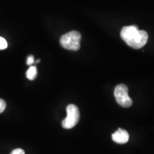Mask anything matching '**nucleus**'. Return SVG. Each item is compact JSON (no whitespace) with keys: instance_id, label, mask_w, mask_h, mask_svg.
<instances>
[{"instance_id":"obj_1","label":"nucleus","mask_w":154,"mask_h":154,"mask_svg":"<svg viewBox=\"0 0 154 154\" xmlns=\"http://www.w3.org/2000/svg\"><path fill=\"white\" fill-rule=\"evenodd\" d=\"M122 39L131 47L140 49L147 43L149 35L146 31L138 30L136 26H128L123 27L121 31Z\"/></svg>"},{"instance_id":"obj_2","label":"nucleus","mask_w":154,"mask_h":154,"mask_svg":"<svg viewBox=\"0 0 154 154\" xmlns=\"http://www.w3.org/2000/svg\"><path fill=\"white\" fill-rule=\"evenodd\" d=\"M82 35L79 32L72 31L64 34L60 38L61 47L72 51H78L80 49V42Z\"/></svg>"},{"instance_id":"obj_3","label":"nucleus","mask_w":154,"mask_h":154,"mask_svg":"<svg viewBox=\"0 0 154 154\" xmlns=\"http://www.w3.org/2000/svg\"><path fill=\"white\" fill-rule=\"evenodd\" d=\"M66 117L62 121V126L65 129L74 128L80 119L79 108L74 104H69L66 108Z\"/></svg>"},{"instance_id":"obj_4","label":"nucleus","mask_w":154,"mask_h":154,"mask_svg":"<svg viewBox=\"0 0 154 154\" xmlns=\"http://www.w3.org/2000/svg\"><path fill=\"white\" fill-rule=\"evenodd\" d=\"M114 96L117 103L121 106L128 108L132 105L133 101L128 96V87L124 84H119L114 90Z\"/></svg>"},{"instance_id":"obj_5","label":"nucleus","mask_w":154,"mask_h":154,"mask_svg":"<svg viewBox=\"0 0 154 154\" xmlns=\"http://www.w3.org/2000/svg\"><path fill=\"white\" fill-rule=\"evenodd\" d=\"M128 139H129V135L124 129L119 128L112 134V140L116 143L124 144L128 141Z\"/></svg>"},{"instance_id":"obj_6","label":"nucleus","mask_w":154,"mask_h":154,"mask_svg":"<svg viewBox=\"0 0 154 154\" xmlns=\"http://www.w3.org/2000/svg\"><path fill=\"white\" fill-rule=\"evenodd\" d=\"M36 76H37V69H36V66H32L26 72V76L28 79L31 81L35 79Z\"/></svg>"},{"instance_id":"obj_7","label":"nucleus","mask_w":154,"mask_h":154,"mask_svg":"<svg viewBox=\"0 0 154 154\" xmlns=\"http://www.w3.org/2000/svg\"><path fill=\"white\" fill-rule=\"evenodd\" d=\"M7 48V42L3 37L0 36V50L5 49Z\"/></svg>"},{"instance_id":"obj_8","label":"nucleus","mask_w":154,"mask_h":154,"mask_svg":"<svg viewBox=\"0 0 154 154\" xmlns=\"http://www.w3.org/2000/svg\"><path fill=\"white\" fill-rule=\"evenodd\" d=\"M6 106H7V103L4 101L3 99H0V113H2L5 110Z\"/></svg>"},{"instance_id":"obj_9","label":"nucleus","mask_w":154,"mask_h":154,"mask_svg":"<svg viewBox=\"0 0 154 154\" xmlns=\"http://www.w3.org/2000/svg\"><path fill=\"white\" fill-rule=\"evenodd\" d=\"M34 62V58L33 56H29L26 59V64L27 65H32V63Z\"/></svg>"},{"instance_id":"obj_10","label":"nucleus","mask_w":154,"mask_h":154,"mask_svg":"<svg viewBox=\"0 0 154 154\" xmlns=\"http://www.w3.org/2000/svg\"><path fill=\"white\" fill-rule=\"evenodd\" d=\"M11 154H25V152L24 150L21 149H16L14 151H12Z\"/></svg>"}]
</instances>
